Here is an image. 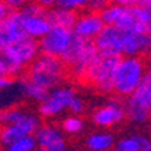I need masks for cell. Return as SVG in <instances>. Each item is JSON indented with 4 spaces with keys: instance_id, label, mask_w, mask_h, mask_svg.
Masks as SVG:
<instances>
[{
    "instance_id": "1",
    "label": "cell",
    "mask_w": 151,
    "mask_h": 151,
    "mask_svg": "<svg viewBox=\"0 0 151 151\" xmlns=\"http://www.w3.org/2000/svg\"><path fill=\"white\" fill-rule=\"evenodd\" d=\"M98 56L99 52L93 40H84L74 33L68 48L61 55V60L76 79L86 81Z\"/></svg>"
},
{
    "instance_id": "2",
    "label": "cell",
    "mask_w": 151,
    "mask_h": 151,
    "mask_svg": "<svg viewBox=\"0 0 151 151\" xmlns=\"http://www.w3.org/2000/svg\"><path fill=\"white\" fill-rule=\"evenodd\" d=\"M65 67L67 65L64 64L61 57L41 53L27 67L26 76L41 84L46 90H50L61 83L65 74Z\"/></svg>"
},
{
    "instance_id": "3",
    "label": "cell",
    "mask_w": 151,
    "mask_h": 151,
    "mask_svg": "<svg viewBox=\"0 0 151 151\" xmlns=\"http://www.w3.org/2000/svg\"><path fill=\"white\" fill-rule=\"evenodd\" d=\"M146 72V64L142 56L124 55V57H120V61L117 64L113 91L120 97L127 98L139 86Z\"/></svg>"
},
{
    "instance_id": "4",
    "label": "cell",
    "mask_w": 151,
    "mask_h": 151,
    "mask_svg": "<svg viewBox=\"0 0 151 151\" xmlns=\"http://www.w3.org/2000/svg\"><path fill=\"white\" fill-rule=\"evenodd\" d=\"M127 119L134 124H146L151 119V71L144 74L134 93L127 97L124 104Z\"/></svg>"
},
{
    "instance_id": "5",
    "label": "cell",
    "mask_w": 151,
    "mask_h": 151,
    "mask_svg": "<svg viewBox=\"0 0 151 151\" xmlns=\"http://www.w3.org/2000/svg\"><path fill=\"white\" fill-rule=\"evenodd\" d=\"M119 61L120 55H99L88 72L86 81L90 82L93 87L101 93L113 91L114 75Z\"/></svg>"
},
{
    "instance_id": "6",
    "label": "cell",
    "mask_w": 151,
    "mask_h": 151,
    "mask_svg": "<svg viewBox=\"0 0 151 151\" xmlns=\"http://www.w3.org/2000/svg\"><path fill=\"white\" fill-rule=\"evenodd\" d=\"M76 91L74 87L68 84H57L50 88L44 101L38 104L37 113L44 119H55L61 116L65 110H68Z\"/></svg>"
},
{
    "instance_id": "7",
    "label": "cell",
    "mask_w": 151,
    "mask_h": 151,
    "mask_svg": "<svg viewBox=\"0 0 151 151\" xmlns=\"http://www.w3.org/2000/svg\"><path fill=\"white\" fill-rule=\"evenodd\" d=\"M40 114H35L34 112L29 110L25 116L19 119L15 123L4 124L0 131V143L1 147L6 150L11 143H14L19 137L26 136V135H33L37 131L41 121H40Z\"/></svg>"
},
{
    "instance_id": "8",
    "label": "cell",
    "mask_w": 151,
    "mask_h": 151,
    "mask_svg": "<svg viewBox=\"0 0 151 151\" xmlns=\"http://www.w3.org/2000/svg\"><path fill=\"white\" fill-rule=\"evenodd\" d=\"M125 117V106L119 99H109L104 105L95 108L90 114L91 123L102 129H108V128L119 125L123 123Z\"/></svg>"
},
{
    "instance_id": "9",
    "label": "cell",
    "mask_w": 151,
    "mask_h": 151,
    "mask_svg": "<svg viewBox=\"0 0 151 151\" xmlns=\"http://www.w3.org/2000/svg\"><path fill=\"white\" fill-rule=\"evenodd\" d=\"M74 37V30L64 26L52 25L49 32L46 33L40 42V50L45 55H52V56L61 57L64 50L68 48L71 40Z\"/></svg>"
},
{
    "instance_id": "10",
    "label": "cell",
    "mask_w": 151,
    "mask_h": 151,
    "mask_svg": "<svg viewBox=\"0 0 151 151\" xmlns=\"http://www.w3.org/2000/svg\"><path fill=\"white\" fill-rule=\"evenodd\" d=\"M38 53H41L38 40L33 38L27 34L14 44L1 48V55H6L7 57L17 61L18 64H21L25 68L34 61L35 57L38 56Z\"/></svg>"
},
{
    "instance_id": "11",
    "label": "cell",
    "mask_w": 151,
    "mask_h": 151,
    "mask_svg": "<svg viewBox=\"0 0 151 151\" xmlns=\"http://www.w3.org/2000/svg\"><path fill=\"white\" fill-rule=\"evenodd\" d=\"M38 150L42 151H64L67 150V137L61 127L55 124H41L34 132Z\"/></svg>"
},
{
    "instance_id": "12",
    "label": "cell",
    "mask_w": 151,
    "mask_h": 151,
    "mask_svg": "<svg viewBox=\"0 0 151 151\" xmlns=\"http://www.w3.org/2000/svg\"><path fill=\"white\" fill-rule=\"evenodd\" d=\"M124 32L114 25H105L94 38L99 55H123Z\"/></svg>"
},
{
    "instance_id": "13",
    "label": "cell",
    "mask_w": 151,
    "mask_h": 151,
    "mask_svg": "<svg viewBox=\"0 0 151 151\" xmlns=\"http://www.w3.org/2000/svg\"><path fill=\"white\" fill-rule=\"evenodd\" d=\"M26 33L22 26V12L21 10H12L6 18L0 19V46H8L17 42Z\"/></svg>"
},
{
    "instance_id": "14",
    "label": "cell",
    "mask_w": 151,
    "mask_h": 151,
    "mask_svg": "<svg viewBox=\"0 0 151 151\" xmlns=\"http://www.w3.org/2000/svg\"><path fill=\"white\" fill-rule=\"evenodd\" d=\"M104 26H105V22L98 11L88 10L78 15L72 30L75 34L82 37V38L94 41V38L104 29Z\"/></svg>"
},
{
    "instance_id": "15",
    "label": "cell",
    "mask_w": 151,
    "mask_h": 151,
    "mask_svg": "<svg viewBox=\"0 0 151 151\" xmlns=\"http://www.w3.org/2000/svg\"><path fill=\"white\" fill-rule=\"evenodd\" d=\"M123 55L125 56H148L151 55V33L124 32Z\"/></svg>"
},
{
    "instance_id": "16",
    "label": "cell",
    "mask_w": 151,
    "mask_h": 151,
    "mask_svg": "<svg viewBox=\"0 0 151 151\" xmlns=\"http://www.w3.org/2000/svg\"><path fill=\"white\" fill-rule=\"evenodd\" d=\"M22 26L27 35L35 40H41L46 33L49 32L50 23L48 18V11L45 12H26L22 11Z\"/></svg>"
},
{
    "instance_id": "17",
    "label": "cell",
    "mask_w": 151,
    "mask_h": 151,
    "mask_svg": "<svg viewBox=\"0 0 151 151\" xmlns=\"http://www.w3.org/2000/svg\"><path fill=\"white\" fill-rule=\"evenodd\" d=\"M116 146V137L106 129L94 131L84 139V147L90 151H109Z\"/></svg>"
},
{
    "instance_id": "18",
    "label": "cell",
    "mask_w": 151,
    "mask_h": 151,
    "mask_svg": "<svg viewBox=\"0 0 151 151\" xmlns=\"http://www.w3.org/2000/svg\"><path fill=\"white\" fill-rule=\"evenodd\" d=\"M117 151H151V137L142 134H132L116 140Z\"/></svg>"
},
{
    "instance_id": "19",
    "label": "cell",
    "mask_w": 151,
    "mask_h": 151,
    "mask_svg": "<svg viewBox=\"0 0 151 151\" xmlns=\"http://www.w3.org/2000/svg\"><path fill=\"white\" fill-rule=\"evenodd\" d=\"M18 88H19V94L21 95H23L25 98L30 99L33 102H38V104L41 101H44V98L49 91L45 87H42L41 84L35 83L32 79H29L27 76L23 78V79H19Z\"/></svg>"
},
{
    "instance_id": "20",
    "label": "cell",
    "mask_w": 151,
    "mask_h": 151,
    "mask_svg": "<svg viewBox=\"0 0 151 151\" xmlns=\"http://www.w3.org/2000/svg\"><path fill=\"white\" fill-rule=\"evenodd\" d=\"M48 18H49L52 25L64 26V27L72 29L75 25V21H76V18H78V14H76V11H74V10L56 6L55 8L50 7V10H48Z\"/></svg>"
},
{
    "instance_id": "21",
    "label": "cell",
    "mask_w": 151,
    "mask_h": 151,
    "mask_svg": "<svg viewBox=\"0 0 151 151\" xmlns=\"http://www.w3.org/2000/svg\"><path fill=\"white\" fill-rule=\"evenodd\" d=\"M61 129L65 132L68 136H78L81 135L84 129V121L81 117V114H74L71 113L70 116H65L61 123H60Z\"/></svg>"
},
{
    "instance_id": "22",
    "label": "cell",
    "mask_w": 151,
    "mask_h": 151,
    "mask_svg": "<svg viewBox=\"0 0 151 151\" xmlns=\"http://www.w3.org/2000/svg\"><path fill=\"white\" fill-rule=\"evenodd\" d=\"M23 70H25V67H22L21 64H18L17 61L11 60L6 55L0 56V74L1 75L17 79V78H19L22 75Z\"/></svg>"
},
{
    "instance_id": "23",
    "label": "cell",
    "mask_w": 151,
    "mask_h": 151,
    "mask_svg": "<svg viewBox=\"0 0 151 151\" xmlns=\"http://www.w3.org/2000/svg\"><path fill=\"white\" fill-rule=\"evenodd\" d=\"M124 7H125V6H120V4H116V3H112V1H110L105 8H102V10L99 11V14H101L104 22H105V25H116L117 21H119V18L123 14Z\"/></svg>"
},
{
    "instance_id": "24",
    "label": "cell",
    "mask_w": 151,
    "mask_h": 151,
    "mask_svg": "<svg viewBox=\"0 0 151 151\" xmlns=\"http://www.w3.org/2000/svg\"><path fill=\"white\" fill-rule=\"evenodd\" d=\"M38 148V144L35 140L34 134L26 135V136L19 137L14 143H11L8 147H6L7 151H34Z\"/></svg>"
},
{
    "instance_id": "25",
    "label": "cell",
    "mask_w": 151,
    "mask_h": 151,
    "mask_svg": "<svg viewBox=\"0 0 151 151\" xmlns=\"http://www.w3.org/2000/svg\"><path fill=\"white\" fill-rule=\"evenodd\" d=\"M29 110L25 109V108H22V106H8L6 109L1 110V114H0V120H1V124H11V123H15L18 121L19 119L25 116L26 113Z\"/></svg>"
},
{
    "instance_id": "26",
    "label": "cell",
    "mask_w": 151,
    "mask_h": 151,
    "mask_svg": "<svg viewBox=\"0 0 151 151\" xmlns=\"http://www.w3.org/2000/svg\"><path fill=\"white\" fill-rule=\"evenodd\" d=\"M88 1H90V0H56V6L78 11V10L87 8Z\"/></svg>"
},
{
    "instance_id": "27",
    "label": "cell",
    "mask_w": 151,
    "mask_h": 151,
    "mask_svg": "<svg viewBox=\"0 0 151 151\" xmlns=\"http://www.w3.org/2000/svg\"><path fill=\"white\" fill-rule=\"evenodd\" d=\"M84 109H86V102L83 101L82 97H79V95L76 94L74 98H72V101H71L68 110H70L71 113H74V114H82V113L84 112Z\"/></svg>"
},
{
    "instance_id": "28",
    "label": "cell",
    "mask_w": 151,
    "mask_h": 151,
    "mask_svg": "<svg viewBox=\"0 0 151 151\" xmlns=\"http://www.w3.org/2000/svg\"><path fill=\"white\" fill-rule=\"evenodd\" d=\"M110 0H90L88 1V6L87 8L88 10H93V11H101L102 8H105L108 4H109Z\"/></svg>"
},
{
    "instance_id": "29",
    "label": "cell",
    "mask_w": 151,
    "mask_h": 151,
    "mask_svg": "<svg viewBox=\"0 0 151 151\" xmlns=\"http://www.w3.org/2000/svg\"><path fill=\"white\" fill-rule=\"evenodd\" d=\"M10 6L12 10H22L30 0H3Z\"/></svg>"
},
{
    "instance_id": "30",
    "label": "cell",
    "mask_w": 151,
    "mask_h": 151,
    "mask_svg": "<svg viewBox=\"0 0 151 151\" xmlns=\"http://www.w3.org/2000/svg\"><path fill=\"white\" fill-rule=\"evenodd\" d=\"M14 84H15V78L1 75V78H0V88H1V90H6V88L11 87V86H14Z\"/></svg>"
},
{
    "instance_id": "31",
    "label": "cell",
    "mask_w": 151,
    "mask_h": 151,
    "mask_svg": "<svg viewBox=\"0 0 151 151\" xmlns=\"http://www.w3.org/2000/svg\"><path fill=\"white\" fill-rule=\"evenodd\" d=\"M11 11H12V8H11L10 6L6 3V1H1V3H0V19L6 18L11 12Z\"/></svg>"
},
{
    "instance_id": "32",
    "label": "cell",
    "mask_w": 151,
    "mask_h": 151,
    "mask_svg": "<svg viewBox=\"0 0 151 151\" xmlns=\"http://www.w3.org/2000/svg\"><path fill=\"white\" fill-rule=\"evenodd\" d=\"M112 3L120 4V6H125V7H129V6H136L140 0H110Z\"/></svg>"
},
{
    "instance_id": "33",
    "label": "cell",
    "mask_w": 151,
    "mask_h": 151,
    "mask_svg": "<svg viewBox=\"0 0 151 151\" xmlns=\"http://www.w3.org/2000/svg\"><path fill=\"white\" fill-rule=\"evenodd\" d=\"M37 3H40L41 6H44L45 8H49V7H53L56 6V0H35Z\"/></svg>"
},
{
    "instance_id": "34",
    "label": "cell",
    "mask_w": 151,
    "mask_h": 151,
    "mask_svg": "<svg viewBox=\"0 0 151 151\" xmlns=\"http://www.w3.org/2000/svg\"><path fill=\"white\" fill-rule=\"evenodd\" d=\"M137 4H139L142 8H144L147 12H150L151 14V0H140Z\"/></svg>"
},
{
    "instance_id": "35",
    "label": "cell",
    "mask_w": 151,
    "mask_h": 151,
    "mask_svg": "<svg viewBox=\"0 0 151 151\" xmlns=\"http://www.w3.org/2000/svg\"><path fill=\"white\" fill-rule=\"evenodd\" d=\"M150 71H151V63H150Z\"/></svg>"
},
{
    "instance_id": "36",
    "label": "cell",
    "mask_w": 151,
    "mask_h": 151,
    "mask_svg": "<svg viewBox=\"0 0 151 151\" xmlns=\"http://www.w3.org/2000/svg\"><path fill=\"white\" fill-rule=\"evenodd\" d=\"M1 1H3V0H1Z\"/></svg>"
}]
</instances>
